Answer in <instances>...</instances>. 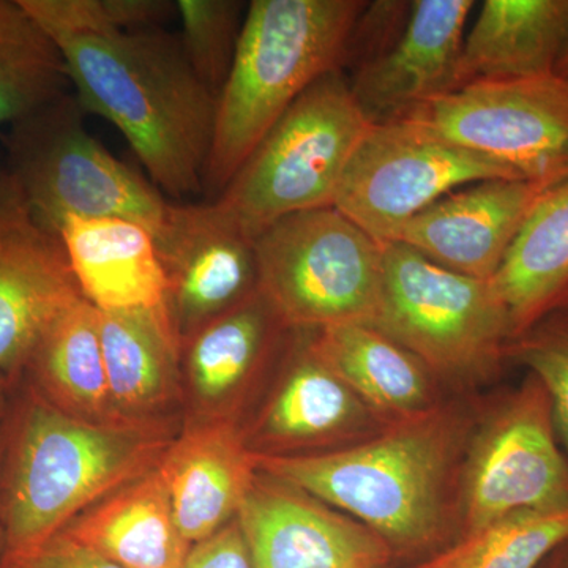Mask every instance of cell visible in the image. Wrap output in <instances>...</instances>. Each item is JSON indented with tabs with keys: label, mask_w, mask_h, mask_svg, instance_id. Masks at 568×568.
<instances>
[{
	"label": "cell",
	"mask_w": 568,
	"mask_h": 568,
	"mask_svg": "<svg viewBox=\"0 0 568 568\" xmlns=\"http://www.w3.org/2000/svg\"><path fill=\"white\" fill-rule=\"evenodd\" d=\"M478 396H452L433 413L345 450L254 454V465L362 523L386 541L395 562L413 566L462 536L459 477Z\"/></svg>",
	"instance_id": "6da1fadb"
},
{
	"label": "cell",
	"mask_w": 568,
	"mask_h": 568,
	"mask_svg": "<svg viewBox=\"0 0 568 568\" xmlns=\"http://www.w3.org/2000/svg\"><path fill=\"white\" fill-rule=\"evenodd\" d=\"M55 47L82 110L122 133L160 192L204 194L216 97L194 73L179 33H88Z\"/></svg>",
	"instance_id": "7a4b0ae2"
},
{
	"label": "cell",
	"mask_w": 568,
	"mask_h": 568,
	"mask_svg": "<svg viewBox=\"0 0 568 568\" xmlns=\"http://www.w3.org/2000/svg\"><path fill=\"white\" fill-rule=\"evenodd\" d=\"M170 444L163 429L148 422L85 420L31 388L2 439L0 559L39 548L88 508L156 467Z\"/></svg>",
	"instance_id": "3957f363"
},
{
	"label": "cell",
	"mask_w": 568,
	"mask_h": 568,
	"mask_svg": "<svg viewBox=\"0 0 568 568\" xmlns=\"http://www.w3.org/2000/svg\"><path fill=\"white\" fill-rule=\"evenodd\" d=\"M362 0H253L216 99L204 194L215 200L291 104L345 67Z\"/></svg>",
	"instance_id": "277c9868"
},
{
	"label": "cell",
	"mask_w": 568,
	"mask_h": 568,
	"mask_svg": "<svg viewBox=\"0 0 568 568\" xmlns=\"http://www.w3.org/2000/svg\"><path fill=\"white\" fill-rule=\"evenodd\" d=\"M375 327L416 354L454 396L477 395L496 383L514 339L491 280L447 271L399 242L384 245Z\"/></svg>",
	"instance_id": "5b68a950"
},
{
	"label": "cell",
	"mask_w": 568,
	"mask_h": 568,
	"mask_svg": "<svg viewBox=\"0 0 568 568\" xmlns=\"http://www.w3.org/2000/svg\"><path fill=\"white\" fill-rule=\"evenodd\" d=\"M375 123L343 69L306 89L213 200L256 239L284 216L334 207L354 152Z\"/></svg>",
	"instance_id": "8992f818"
},
{
	"label": "cell",
	"mask_w": 568,
	"mask_h": 568,
	"mask_svg": "<svg viewBox=\"0 0 568 568\" xmlns=\"http://www.w3.org/2000/svg\"><path fill=\"white\" fill-rule=\"evenodd\" d=\"M85 115L67 92L7 129V171L33 222L58 234L69 215L125 219L155 234L170 201L89 133Z\"/></svg>",
	"instance_id": "52a82bcc"
},
{
	"label": "cell",
	"mask_w": 568,
	"mask_h": 568,
	"mask_svg": "<svg viewBox=\"0 0 568 568\" xmlns=\"http://www.w3.org/2000/svg\"><path fill=\"white\" fill-rule=\"evenodd\" d=\"M260 287L291 331L375 325L384 245L336 207L284 216L254 239Z\"/></svg>",
	"instance_id": "ba28073f"
},
{
	"label": "cell",
	"mask_w": 568,
	"mask_h": 568,
	"mask_svg": "<svg viewBox=\"0 0 568 568\" xmlns=\"http://www.w3.org/2000/svg\"><path fill=\"white\" fill-rule=\"evenodd\" d=\"M566 507L568 457L541 381L526 373L478 396L459 477L462 536L518 511Z\"/></svg>",
	"instance_id": "9c48e42d"
},
{
	"label": "cell",
	"mask_w": 568,
	"mask_h": 568,
	"mask_svg": "<svg viewBox=\"0 0 568 568\" xmlns=\"http://www.w3.org/2000/svg\"><path fill=\"white\" fill-rule=\"evenodd\" d=\"M491 179H515L503 163L414 121L377 123L365 134L339 183L334 207L381 245L440 197Z\"/></svg>",
	"instance_id": "30bf717a"
},
{
	"label": "cell",
	"mask_w": 568,
	"mask_h": 568,
	"mask_svg": "<svg viewBox=\"0 0 568 568\" xmlns=\"http://www.w3.org/2000/svg\"><path fill=\"white\" fill-rule=\"evenodd\" d=\"M474 6L473 0L398 2L357 26L346 62L354 54L361 59L347 80L369 122L399 121L458 91L467 18Z\"/></svg>",
	"instance_id": "8fae6325"
},
{
	"label": "cell",
	"mask_w": 568,
	"mask_h": 568,
	"mask_svg": "<svg viewBox=\"0 0 568 568\" xmlns=\"http://www.w3.org/2000/svg\"><path fill=\"white\" fill-rule=\"evenodd\" d=\"M405 119L503 163L521 181L568 175V81L558 74L467 84Z\"/></svg>",
	"instance_id": "7c38bea8"
},
{
	"label": "cell",
	"mask_w": 568,
	"mask_h": 568,
	"mask_svg": "<svg viewBox=\"0 0 568 568\" xmlns=\"http://www.w3.org/2000/svg\"><path fill=\"white\" fill-rule=\"evenodd\" d=\"M153 235L181 342L260 293L254 239L213 201L171 203Z\"/></svg>",
	"instance_id": "4fadbf2b"
},
{
	"label": "cell",
	"mask_w": 568,
	"mask_h": 568,
	"mask_svg": "<svg viewBox=\"0 0 568 568\" xmlns=\"http://www.w3.org/2000/svg\"><path fill=\"white\" fill-rule=\"evenodd\" d=\"M284 347L282 376L245 435L253 454H334L392 426L321 361L312 331H290Z\"/></svg>",
	"instance_id": "5bb4252c"
},
{
	"label": "cell",
	"mask_w": 568,
	"mask_h": 568,
	"mask_svg": "<svg viewBox=\"0 0 568 568\" xmlns=\"http://www.w3.org/2000/svg\"><path fill=\"white\" fill-rule=\"evenodd\" d=\"M235 521L253 568H390L395 562L372 529L260 470Z\"/></svg>",
	"instance_id": "9a60e30c"
},
{
	"label": "cell",
	"mask_w": 568,
	"mask_h": 568,
	"mask_svg": "<svg viewBox=\"0 0 568 568\" xmlns=\"http://www.w3.org/2000/svg\"><path fill=\"white\" fill-rule=\"evenodd\" d=\"M545 190L515 179L463 186L409 220L395 242L447 271L491 280Z\"/></svg>",
	"instance_id": "2e32d148"
},
{
	"label": "cell",
	"mask_w": 568,
	"mask_h": 568,
	"mask_svg": "<svg viewBox=\"0 0 568 568\" xmlns=\"http://www.w3.org/2000/svg\"><path fill=\"white\" fill-rule=\"evenodd\" d=\"M156 469L190 545L234 521L257 476L245 433L226 417L189 426L171 440Z\"/></svg>",
	"instance_id": "e0dca14e"
},
{
	"label": "cell",
	"mask_w": 568,
	"mask_h": 568,
	"mask_svg": "<svg viewBox=\"0 0 568 568\" xmlns=\"http://www.w3.org/2000/svg\"><path fill=\"white\" fill-rule=\"evenodd\" d=\"M81 297L58 234L36 222L0 231V373L20 379L40 336Z\"/></svg>",
	"instance_id": "ac0fdd59"
},
{
	"label": "cell",
	"mask_w": 568,
	"mask_h": 568,
	"mask_svg": "<svg viewBox=\"0 0 568 568\" xmlns=\"http://www.w3.org/2000/svg\"><path fill=\"white\" fill-rule=\"evenodd\" d=\"M58 237L78 290L100 312L168 308L166 272L144 224L69 215Z\"/></svg>",
	"instance_id": "d6986e66"
},
{
	"label": "cell",
	"mask_w": 568,
	"mask_h": 568,
	"mask_svg": "<svg viewBox=\"0 0 568 568\" xmlns=\"http://www.w3.org/2000/svg\"><path fill=\"white\" fill-rule=\"evenodd\" d=\"M321 361L390 425L433 413L452 396L405 346L369 324L312 331Z\"/></svg>",
	"instance_id": "ffe728a7"
},
{
	"label": "cell",
	"mask_w": 568,
	"mask_h": 568,
	"mask_svg": "<svg viewBox=\"0 0 568 568\" xmlns=\"http://www.w3.org/2000/svg\"><path fill=\"white\" fill-rule=\"evenodd\" d=\"M568 44V0H487L466 33L459 88L556 74Z\"/></svg>",
	"instance_id": "44dd1931"
},
{
	"label": "cell",
	"mask_w": 568,
	"mask_h": 568,
	"mask_svg": "<svg viewBox=\"0 0 568 568\" xmlns=\"http://www.w3.org/2000/svg\"><path fill=\"white\" fill-rule=\"evenodd\" d=\"M63 532L122 568H182L192 551L159 469L88 508Z\"/></svg>",
	"instance_id": "7402d4cb"
},
{
	"label": "cell",
	"mask_w": 568,
	"mask_h": 568,
	"mask_svg": "<svg viewBox=\"0 0 568 568\" xmlns=\"http://www.w3.org/2000/svg\"><path fill=\"white\" fill-rule=\"evenodd\" d=\"M491 283L507 306L514 338L568 308V175L538 197Z\"/></svg>",
	"instance_id": "603a6c76"
},
{
	"label": "cell",
	"mask_w": 568,
	"mask_h": 568,
	"mask_svg": "<svg viewBox=\"0 0 568 568\" xmlns=\"http://www.w3.org/2000/svg\"><path fill=\"white\" fill-rule=\"evenodd\" d=\"M22 375L32 390L71 416L123 422L112 406L99 310L84 297L52 321L33 346Z\"/></svg>",
	"instance_id": "cb8c5ba5"
},
{
	"label": "cell",
	"mask_w": 568,
	"mask_h": 568,
	"mask_svg": "<svg viewBox=\"0 0 568 568\" xmlns=\"http://www.w3.org/2000/svg\"><path fill=\"white\" fill-rule=\"evenodd\" d=\"M99 323L112 406L125 420H144L178 381L182 342L170 310H99Z\"/></svg>",
	"instance_id": "d4e9b609"
},
{
	"label": "cell",
	"mask_w": 568,
	"mask_h": 568,
	"mask_svg": "<svg viewBox=\"0 0 568 568\" xmlns=\"http://www.w3.org/2000/svg\"><path fill=\"white\" fill-rule=\"evenodd\" d=\"M274 306L257 293L190 336L189 375L204 402H222L256 376L290 334Z\"/></svg>",
	"instance_id": "484cf974"
},
{
	"label": "cell",
	"mask_w": 568,
	"mask_h": 568,
	"mask_svg": "<svg viewBox=\"0 0 568 568\" xmlns=\"http://www.w3.org/2000/svg\"><path fill=\"white\" fill-rule=\"evenodd\" d=\"M65 62L20 0H0V132L69 92Z\"/></svg>",
	"instance_id": "4316f807"
},
{
	"label": "cell",
	"mask_w": 568,
	"mask_h": 568,
	"mask_svg": "<svg viewBox=\"0 0 568 568\" xmlns=\"http://www.w3.org/2000/svg\"><path fill=\"white\" fill-rule=\"evenodd\" d=\"M568 541V507L496 519L406 568H538Z\"/></svg>",
	"instance_id": "83f0119b"
},
{
	"label": "cell",
	"mask_w": 568,
	"mask_h": 568,
	"mask_svg": "<svg viewBox=\"0 0 568 568\" xmlns=\"http://www.w3.org/2000/svg\"><path fill=\"white\" fill-rule=\"evenodd\" d=\"M246 7L239 0H175L183 51L216 99L233 65Z\"/></svg>",
	"instance_id": "f1b7e54d"
},
{
	"label": "cell",
	"mask_w": 568,
	"mask_h": 568,
	"mask_svg": "<svg viewBox=\"0 0 568 568\" xmlns=\"http://www.w3.org/2000/svg\"><path fill=\"white\" fill-rule=\"evenodd\" d=\"M508 365L532 373L547 388L560 444L568 448V308L558 310L511 339Z\"/></svg>",
	"instance_id": "f546056e"
},
{
	"label": "cell",
	"mask_w": 568,
	"mask_h": 568,
	"mask_svg": "<svg viewBox=\"0 0 568 568\" xmlns=\"http://www.w3.org/2000/svg\"><path fill=\"white\" fill-rule=\"evenodd\" d=\"M0 568H122L67 536L63 530L39 548L13 559H0Z\"/></svg>",
	"instance_id": "4dcf8cb0"
},
{
	"label": "cell",
	"mask_w": 568,
	"mask_h": 568,
	"mask_svg": "<svg viewBox=\"0 0 568 568\" xmlns=\"http://www.w3.org/2000/svg\"><path fill=\"white\" fill-rule=\"evenodd\" d=\"M182 568H253L237 521L234 519L215 536L193 545Z\"/></svg>",
	"instance_id": "1f68e13d"
},
{
	"label": "cell",
	"mask_w": 568,
	"mask_h": 568,
	"mask_svg": "<svg viewBox=\"0 0 568 568\" xmlns=\"http://www.w3.org/2000/svg\"><path fill=\"white\" fill-rule=\"evenodd\" d=\"M103 3L108 22L119 32L163 29L178 14L171 0H103Z\"/></svg>",
	"instance_id": "d6a6232c"
},
{
	"label": "cell",
	"mask_w": 568,
	"mask_h": 568,
	"mask_svg": "<svg viewBox=\"0 0 568 568\" xmlns=\"http://www.w3.org/2000/svg\"><path fill=\"white\" fill-rule=\"evenodd\" d=\"M33 222L20 186L7 170H0V231Z\"/></svg>",
	"instance_id": "836d02e7"
},
{
	"label": "cell",
	"mask_w": 568,
	"mask_h": 568,
	"mask_svg": "<svg viewBox=\"0 0 568 568\" xmlns=\"http://www.w3.org/2000/svg\"><path fill=\"white\" fill-rule=\"evenodd\" d=\"M538 568H568V541L555 549Z\"/></svg>",
	"instance_id": "e575fe53"
},
{
	"label": "cell",
	"mask_w": 568,
	"mask_h": 568,
	"mask_svg": "<svg viewBox=\"0 0 568 568\" xmlns=\"http://www.w3.org/2000/svg\"><path fill=\"white\" fill-rule=\"evenodd\" d=\"M11 381L6 375L0 373V418L7 413V406H9V388Z\"/></svg>",
	"instance_id": "d590c367"
},
{
	"label": "cell",
	"mask_w": 568,
	"mask_h": 568,
	"mask_svg": "<svg viewBox=\"0 0 568 568\" xmlns=\"http://www.w3.org/2000/svg\"><path fill=\"white\" fill-rule=\"evenodd\" d=\"M556 74L568 81V44L566 52H564L562 58H560L558 69H556Z\"/></svg>",
	"instance_id": "8d00e7d4"
},
{
	"label": "cell",
	"mask_w": 568,
	"mask_h": 568,
	"mask_svg": "<svg viewBox=\"0 0 568 568\" xmlns=\"http://www.w3.org/2000/svg\"><path fill=\"white\" fill-rule=\"evenodd\" d=\"M0 462H2V439H0ZM0 552H2V525H0Z\"/></svg>",
	"instance_id": "74e56055"
}]
</instances>
